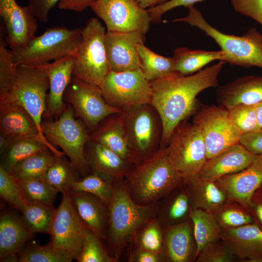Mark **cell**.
Returning <instances> with one entry per match:
<instances>
[{
	"instance_id": "1",
	"label": "cell",
	"mask_w": 262,
	"mask_h": 262,
	"mask_svg": "<svg viewBox=\"0 0 262 262\" xmlns=\"http://www.w3.org/2000/svg\"><path fill=\"white\" fill-rule=\"evenodd\" d=\"M225 63L220 60L189 76L174 73L150 82V103L158 111L163 123L161 147H166L172 132L180 122L196 112V96L207 88L218 87V75Z\"/></svg>"
},
{
	"instance_id": "2",
	"label": "cell",
	"mask_w": 262,
	"mask_h": 262,
	"mask_svg": "<svg viewBox=\"0 0 262 262\" xmlns=\"http://www.w3.org/2000/svg\"><path fill=\"white\" fill-rule=\"evenodd\" d=\"M159 204L160 201L144 205L136 203L130 196L122 179L115 181L108 205V220L103 239L112 256L118 260L139 229L157 217Z\"/></svg>"
},
{
	"instance_id": "3",
	"label": "cell",
	"mask_w": 262,
	"mask_h": 262,
	"mask_svg": "<svg viewBox=\"0 0 262 262\" xmlns=\"http://www.w3.org/2000/svg\"><path fill=\"white\" fill-rule=\"evenodd\" d=\"M122 181L133 201L144 205L160 201L182 184L183 178L172 164L165 147H162L151 158L134 165Z\"/></svg>"
},
{
	"instance_id": "4",
	"label": "cell",
	"mask_w": 262,
	"mask_h": 262,
	"mask_svg": "<svg viewBox=\"0 0 262 262\" xmlns=\"http://www.w3.org/2000/svg\"><path fill=\"white\" fill-rule=\"evenodd\" d=\"M130 153V161L139 165L161 147L163 126L156 109L150 103L124 109L120 113Z\"/></svg>"
},
{
	"instance_id": "5",
	"label": "cell",
	"mask_w": 262,
	"mask_h": 262,
	"mask_svg": "<svg viewBox=\"0 0 262 262\" xmlns=\"http://www.w3.org/2000/svg\"><path fill=\"white\" fill-rule=\"evenodd\" d=\"M187 8L186 16L172 21L185 22L204 32L226 54V62L245 68L255 66L262 68V35L256 28H250L242 36L227 34L209 24L194 5Z\"/></svg>"
},
{
	"instance_id": "6",
	"label": "cell",
	"mask_w": 262,
	"mask_h": 262,
	"mask_svg": "<svg viewBox=\"0 0 262 262\" xmlns=\"http://www.w3.org/2000/svg\"><path fill=\"white\" fill-rule=\"evenodd\" d=\"M75 117L73 108L66 104L57 119L42 120L41 130L49 143L60 147L79 175L84 177L91 173L84 155L90 132L83 121Z\"/></svg>"
},
{
	"instance_id": "7",
	"label": "cell",
	"mask_w": 262,
	"mask_h": 262,
	"mask_svg": "<svg viewBox=\"0 0 262 262\" xmlns=\"http://www.w3.org/2000/svg\"><path fill=\"white\" fill-rule=\"evenodd\" d=\"M82 37L81 28L51 27L33 37L26 47L10 51L17 65L38 66L67 55H75Z\"/></svg>"
},
{
	"instance_id": "8",
	"label": "cell",
	"mask_w": 262,
	"mask_h": 262,
	"mask_svg": "<svg viewBox=\"0 0 262 262\" xmlns=\"http://www.w3.org/2000/svg\"><path fill=\"white\" fill-rule=\"evenodd\" d=\"M106 32L97 18L87 21L75 55L73 77L100 87L110 71L104 41Z\"/></svg>"
},
{
	"instance_id": "9",
	"label": "cell",
	"mask_w": 262,
	"mask_h": 262,
	"mask_svg": "<svg viewBox=\"0 0 262 262\" xmlns=\"http://www.w3.org/2000/svg\"><path fill=\"white\" fill-rule=\"evenodd\" d=\"M49 87V77L44 69L39 66L18 65L15 83L10 91L0 98V105L11 104L22 107L32 117L40 133L44 136L41 125L46 109L47 91Z\"/></svg>"
},
{
	"instance_id": "10",
	"label": "cell",
	"mask_w": 262,
	"mask_h": 262,
	"mask_svg": "<svg viewBox=\"0 0 262 262\" xmlns=\"http://www.w3.org/2000/svg\"><path fill=\"white\" fill-rule=\"evenodd\" d=\"M165 148L172 164L183 179L196 176L207 160L199 131L186 120L175 127Z\"/></svg>"
},
{
	"instance_id": "11",
	"label": "cell",
	"mask_w": 262,
	"mask_h": 262,
	"mask_svg": "<svg viewBox=\"0 0 262 262\" xmlns=\"http://www.w3.org/2000/svg\"><path fill=\"white\" fill-rule=\"evenodd\" d=\"M192 123L201 135L207 159L239 143L242 134L230 120L228 110L221 106L202 105Z\"/></svg>"
},
{
	"instance_id": "12",
	"label": "cell",
	"mask_w": 262,
	"mask_h": 262,
	"mask_svg": "<svg viewBox=\"0 0 262 262\" xmlns=\"http://www.w3.org/2000/svg\"><path fill=\"white\" fill-rule=\"evenodd\" d=\"M99 87L106 103L122 111L150 103L151 84L140 68L119 72L110 71Z\"/></svg>"
},
{
	"instance_id": "13",
	"label": "cell",
	"mask_w": 262,
	"mask_h": 262,
	"mask_svg": "<svg viewBox=\"0 0 262 262\" xmlns=\"http://www.w3.org/2000/svg\"><path fill=\"white\" fill-rule=\"evenodd\" d=\"M63 99L72 106L75 116L81 119L90 131L107 116L122 112L106 103L98 86L73 77Z\"/></svg>"
},
{
	"instance_id": "14",
	"label": "cell",
	"mask_w": 262,
	"mask_h": 262,
	"mask_svg": "<svg viewBox=\"0 0 262 262\" xmlns=\"http://www.w3.org/2000/svg\"><path fill=\"white\" fill-rule=\"evenodd\" d=\"M58 207L54 211L49 232V243L69 252L77 260L82 250L86 225L71 200L69 190L64 192Z\"/></svg>"
},
{
	"instance_id": "15",
	"label": "cell",
	"mask_w": 262,
	"mask_h": 262,
	"mask_svg": "<svg viewBox=\"0 0 262 262\" xmlns=\"http://www.w3.org/2000/svg\"><path fill=\"white\" fill-rule=\"evenodd\" d=\"M107 31L147 33L151 19L147 9L135 0H98L90 7Z\"/></svg>"
},
{
	"instance_id": "16",
	"label": "cell",
	"mask_w": 262,
	"mask_h": 262,
	"mask_svg": "<svg viewBox=\"0 0 262 262\" xmlns=\"http://www.w3.org/2000/svg\"><path fill=\"white\" fill-rule=\"evenodd\" d=\"M0 16L11 50L26 47L35 36L38 19L28 5L20 6L16 0H0Z\"/></svg>"
},
{
	"instance_id": "17",
	"label": "cell",
	"mask_w": 262,
	"mask_h": 262,
	"mask_svg": "<svg viewBox=\"0 0 262 262\" xmlns=\"http://www.w3.org/2000/svg\"><path fill=\"white\" fill-rule=\"evenodd\" d=\"M145 40L146 34L138 31H107L104 41L110 71L119 72L140 68L137 47Z\"/></svg>"
},
{
	"instance_id": "18",
	"label": "cell",
	"mask_w": 262,
	"mask_h": 262,
	"mask_svg": "<svg viewBox=\"0 0 262 262\" xmlns=\"http://www.w3.org/2000/svg\"><path fill=\"white\" fill-rule=\"evenodd\" d=\"M0 134L11 142L21 139H35L46 145L56 156L65 155L40 133L28 112L17 105H0Z\"/></svg>"
},
{
	"instance_id": "19",
	"label": "cell",
	"mask_w": 262,
	"mask_h": 262,
	"mask_svg": "<svg viewBox=\"0 0 262 262\" xmlns=\"http://www.w3.org/2000/svg\"><path fill=\"white\" fill-rule=\"evenodd\" d=\"M75 55L64 56L52 63L38 66L44 69L49 79V92L47 95L44 119H57L66 105L63 99L66 88L72 78Z\"/></svg>"
},
{
	"instance_id": "20",
	"label": "cell",
	"mask_w": 262,
	"mask_h": 262,
	"mask_svg": "<svg viewBox=\"0 0 262 262\" xmlns=\"http://www.w3.org/2000/svg\"><path fill=\"white\" fill-rule=\"evenodd\" d=\"M229 200L236 201L249 209L253 195L262 184V154L243 170L224 176L216 181Z\"/></svg>"
},
{
	"instance_id": "21",
	"label": "cell",
	"mask_w": 262,
	"mask_h": 262,
	"mask_svg": "<svg viewBox=\"0 0 262 262\" xmlns=\"http://www.w3.org/2000/svg\"><path fill=\"white\" fill-rule=\"evenodd\" d=\"M257 156L248 151L240 143L236 144L218 155L207 159L196 177L215 181L224 176L246 168L254 161Z\"/></svg>"
},
{
	"instance_id": "22",
	"label": "cell",
	"mask_w": 262,
	"mask_h": 262,
	"mask_svg": "<svg viewBox=\"0 0 262 262\" xmlns=\"http://www.w3.org/2000/svg\"><path fill=\"white\" fill-rule=\"evenodd\" d=\"M222 231L221 239L238 260L262 262V230L255 224Z\"/></svg>"
},
{
	"instance_id": "23",
	"label": "cell",
	"mask_w": 262,
	"mask_h": 262,
	"mask_svg": "<svg viewBox=\"0 0 262 262\" xmlns=\"http://www.w3.org/2000/svg\"><path fill=\"white\" fill-rule=\"evenodd\" d=\"M84 155L91 172H96L114 181L123 179L135 165L91 140L85 146Z\"/></svg>"
},
{
	"instance_id": "24",
	"label": "cell",
	"mask_w": 262,
	"mask_h": 262,
	"mask_svg": "<svg viewBox=\"0 0 262 262\" xmlns=\"http://www.w3.org/2000/svg\"><path fill=\"white\" fill-rule=\"evenodd\" d=\"M164 228L166 262H195L197 244L191 219Z\"/></svg>"
},
{
	"instance_id": "25",
	"label": "cell",
	"mask_w": 262,
	"mask_h": 262,
	"mask_svg": "<svg viewBox=\"0 0 262 262\" xmlns=\"http://www.w3.org/2000/svg\"><path fill=\"white\" fill-rule=\"evenodd\" d=\"M219 106L227 110L240 104L255 105L262 101V76L241 77L216 90Z\"/></svg>"
},
{
	"instance_id": "26",
	"label": "cell",
	"mask_w": 262,
	"mask_h": 262,
	"mask_svg": "<svg viewBox=\"0 0 262 262\" xmlns=\"http://www.w3.org/2000/svg\"><path fill=\"white\" fill-rule=\"evenodd\" d=\"M21 218L7 211L0 216V262H11L27 242L35 236Z\"/></svg>"
},
{
	"instance_id": "27",
	"label": "cell",
	"mask_w": 262,
	"mask_h": 262,
	"mask_svg": "<svg viewBox=\"0 0 262 262\" xmlns=\"http://www.w3.org/2000/svg\"><path fill=\"white\" fill-rule=\"evenodd\" d=\"M69 194L71 201L82 221L103 241L108 224V205L89 193L69 190Z\"/></svg>"
},
{
	"instance_id": "28",
	"label": "cell",
	"mask_w": 262,
	"mask_h": 262,
	"mask_svg": "<svg viewBox=\"0 0 262 262\" xmlns=\"http://www.w3.org/2000/svg\"><path fill=\"white\" fill-rule=\"evenodd\" d=\"M183 183L193 209H201L213 213L228 200L225 193L214 181L194 176L183 179Z\"/></svg>"
},
{
	"instance_id": "29",
	"label": "cell",
	"mask_w": 262,
	"mask_h": 262,
	"mask_svg": "<svg viewBox=\"0 0 262 262\" xmlns=\"http://www.w3.org/2000/svg\"><path fill=\"white\" fill-rule=\"evenodd\" d=\"M115 115L104 118L91 131L90 140L104 146L124 159L131 162L122 117L120 113L116 114V116Z\"/></svg>"
},
{
	"instance_id": "30",
	"label": "cell",
	"mask_w": 262,
	"mask_h": 262,
	"mask_svg": "<svg viewBox=\"0 0 262 262\" xmlns=\"http://www.w3.org/2000/svg\"><path fill=\"white\" fill-rule=\"evenodd\" d=\"M192 209L188 192L182 183L160 201L157 218L164 226L177 224L190 219Z\"/></svg>"
},
{
	"instance_id": "31",
	"label": "cell",
	"mask_w": 262,
	"mask_h": 262,
	"mask_svg": "<svg viewBox=\"0 0 262 262\" xmlns=\"http://www.w3.org/2000/svg\"><path fill=\"white\" fill-rule=\"evenodd\" d=\"M172 58L174 73L179 76H186L199 71L213 61L218 60L226 62L227 55L221 50H191L187 47H179L175 49Z\"/></svg>"
},
{
	"instance_id": "32",
	"label": "cell",
	"mask_w": 262,
	"mask_h": 262,
	"mask_svg": "<svg viewBox=\"0 0 262 262\" xmlns=\"http://www.w3.org/2000/svg\"><path fill=\"white\" fill-rule=\"evenodd\" d=\"M190 218L197 244V257L208 244L221 238L222 229L212 213L201 209H192Z\"/></svg>"
},
{
	"instance_id": "33",
	"label": "cell",
	"mask_w": 262,
	"mask_h": 262,
	"mask_svg": "<svg viewBox=\"0 0 262 262\" xmlns=\"http://www.w3.org/2000/svg\"><path fill=\"white\" fill-rule=\"evenodd\" d=\"M74 260L68 251L57 248L49 243L25 245L11 259L12 262H70Z\"/></svg>"
},
{
	"instance_id": "34",
	"label": "cell",
	"mask_w": 262,
	"mask_h": 262,
	"mask_svg": "<svg viewBox=\"0 0 262 262\" xmlns=\"http://www.w3.org/2000/svg\"><path fill=\"white\" fill-rule=\"evenodd\" d=\"M140 68L149 82L175 73L172 57H166L152 51L144 44L137 47Z\"/></svg>"
},
{
	"instance_id": "35",
	"label": "cell",
	"mask_w": 262,
	"mask_h": 262,
	"mask_svg": "<svg viewBox=\"0 0 262 262\" xmlns=\"http://www.w3.org/2000/svg\"><path fill=\"white\" fill-rule=\"evenodd\" d=\"M56 156L49 149L37 153L21 161L12 169L11 173L18 180L43 179Z\"/></svg>"
},
{
	"instance_id": "36",
	"label": "cell",
	"mask_w": 262,
	"mask_h": 262,
	"mask_svg": "<svg viewBox=\"0 0 262 262\" xmlns=\"http://www.w3.org/2000/svg\"><path fill=\"white\" fill-rule=\"evenodd\" d=\"M132 242L135 247L162 255L166 262L164 228L157 217L139 229Z\"/></svg>"
},
{
	"instance_id": "37",
	"label": "cell",
	"mask_w": 262,
	"mask_h": 262,
	"mask_svg": "<svg viewBox=\"0 0 262 262\" xmlns=\"http://www.w3.org/2000/svg\"><path fill=\"white\" fill-rule=\"evenodd\" d=\"M64 156L55 157L53 163L47 169L43 179L62 193L70 190L72 183L81 179L80 176L70 161H68Z\"/></svg>"
},
{
	"instance_id": "38",
	"label": "cell",
	"mask_w": 262,
	"mask_h": 262,
	"mask_svg": "<svg viewBox=\"0 0 262 262\" xmlns=\"http://www.w3.org/2000/svg\"><path fill=\"white\" fill-rule=\"evenodd\" d=\"M49 148L35 139H21L12 142L0 154V166L10 172L21 161Z\"/></svg>"
},
{
	"instance_id": "39",
	"label": "cell",
	"mask_w": 262,
	"mask_h": 262,
	"mask_svg": "<svg viewBox=\"0 0 262 262\" xmlns=\"http://www.w3.org/2000/svg\"><path fill=\"white\" fill-rule=\"evenodd\" d=\"M213 214L222 229L236 228L254 223L249 209L234 201L228 200Z\"/></svg>"
},
{
	"instance_id": "40",
	"label": "cell",
	"mask_w": 262,
	"mask_h": 262,
	"mask_svg": "<svg viewBox=\"0 0 262 262\" xmlns=\"http://www.w3.org/2000/svg\"><path fill=\"white\" fill-rule=\"evenodd\" d=\"M54 210L53 206L49 205L28 202L21 212V218L35 234L49 233Z\"/></svg>"
},
{
	"instance_id": "41",
	"label": "cell",
	"mask_w": 262,
	"mask_h": 262,
	"mask_svg": "<svg viewBox=\"0 0 262 262\" xmlns=\"http://www.w3.org/2000/svg\"><path fill=\"white\" fill-rule=\"evenodd\" d=\"M115 182L98 173L91 172L82 179L74 181L70 190L90 193L108 205L113 196Z\"/></svg>"
},
{
	"instance_id": "42",
	"label": "cell",
	"mask_w": 262,
	"mask_h": 262,
	"mask_svg": "<svg viewBox=\"0 0 262 262\" xmlns=\"http://www.w3.org/2000/svg\"><path fill=\"white\" fill-rule=\"evenodd\" d=\"M76 260L78 262H116L118 260L111 255L102 241L86 226L83 247Z\"/></svg>"
},
{
	"instance_id": "43",
	"label": "cell",
	"mask_w": 262,
	"mask_h": 262,
	"mask_svg": "<svg viewBox=\"0 0 262 262\" xmlns=\"http://www.w3.org/2000/svg\"><path fill=\"white\" fill-rule=\"evenodd\" d=\"M18 181L28 202H38L53 206L59 192L43 179H30Z\"/></svg>"
},
{
	"instance_id": "44",
	"label": "cell",
	"mask_w": 262,
	"mask_h": 262,
	"mask_svg": "<svg viewBox=\"0 0 262 262\" xmlns=\"http://www.w3.org/2000/svg\"><path fill=\"white\" fill-rule=\"evenodd\" d=\"M0 196L3 201L20 212L28 203L18 180L0 166Z\"/></svg>"
},
{
	"instance_id": "45",
	"label": "cell",
	"mask_w": 262,
	"mask_h": 262,
	"mask_svg": "<svg viewBox=\"0 0 262 262\" xmlns=\"http://www.w3.org/2000/svg\"><path fill=\"white\" fill-rule=\"evenodd\" d=\"M227 110L230 120L242 135L260 129L257 120L255 105L240 104Z\"/></svg>"
},
{
	"instance_id": "46",
	"label": "cell",
	"mask_w": 262,
	"mask_h": 262,
	"mask_svg": "<svg viewBox=\"0 0 262 262\" xmlns=\"http://www.w3.org/2000/svg\"><path fill=\"white\" fill-rule=\"evenodd\" d=\"M17 65L13 56L0 42V98L5 96L13 87L17 74Z\"/></svg>"
},
{
	"instance_id": "47",
	"label": "cell",
	"mask_w": 262,
	"mask_h": 262,
	"mask_svg": "<svg viewBox=\"0 0 262 262\" xmlns=\"http://www.w3.org/2000/svg\"><path fill=\"white\" fill-rule=\"evenodd\" d=\"M237 257L221 239L208 244L198 254L196 262H234Z\"/></svg>"
},
{
	"instance_id": "48",
	"label": "cell",
	"mask_w": 262,
	"mask_h": 262,
	"mask_svg": "<svg viewBox=\"0 0 262 262\" xmlns=\"http://www.w3.org/2000/svg\"><path fill=\"white\" fill-rule=\"evenodd\" d=\"M235 11L252 18L262 26V0H230Z\"/></svg>"
},
{
	"instance_id": "49",
	"label": "cell",
	"mask_w": 262,
	"mask_h": 262,
	"mask_svg": "<svg viewBox=\"0 0 262 262\" xmlns=\"http://www.w3.org/2000/svg\"><path fill=\"white\" fill-rule=\"evenodd\" d=\"M204 0H170L166 2L147 9L152 23H160L163 15L167 11L177 7H188L195 3Z\"/></svg>"
},
{
	"instance_id": "50",
	"label": "cell",
	"mask_w": 262,
	"mask_h": 262,
	"mask_svg": "<svg viewBox=\"0 0 262 262\" xmlns=\"http://www.w3.org/2000/svg\"><path fill=\"white\" fill-rule=\"evenodd\" d=\"M62 0H28V6L33 14L40 21L47 22L50 9Z\"/></svg>"
},
{
	"instance_id": "51",
	"label": "cell",
	"mask_w": 262,
	"mask_h": 262,
	"mask_svg": "<svg viewBox=\"0 0 262 262\" xmlns=\"http://www.w3.org/2000/svg\"><path fill=\"white\" fill-rule=\"evenodd\" d=\"M239 143L251 153L262 154V129L242 135Z\"/></svg>"
},
{
	"instance_id": "52",
	"label": "cell",
	"mask_w": 262,
	"mask_h": 262,
	"mask_svg": "<svg viewBox=\"0 0 262 262\" xmlns=\"http://www.w3.org/2000/svg\"><path fill=\"white\" fill-rule=\"evenodd\" d=\"M129 262H165V260L164 257L160 254L135 247L130 252Z\"/></svg>"
},
{
	"instance_id": "53",
	"label": "cell",
	"mask_w": 262,
	"mask_h": 262,
	"mask_svg": "<svg viewBox=\"0 0 262 262\" xmlns=\"http://www.w3.org/2000/svg\"><path fill=\"white\" fill-rule=\"evenodd\" d=\"M254 223L262 230V196L256 192L253 195L249 208Z\"/></svg>"
},
{
	"instance_id": "54",
	"label": "cell",
	"mask_w": 262,
	"mask_h": 262,
	"mask_svg": "<svg viewBox=\"0 0 262 262\" xmlns=\"http://www.w3.org/2000/svg\"><path fill=\"white\" fill-rule=\"evenodd\" d=\"M98 0H62L58 4L59 9L81 12Z\"/></svg>"
},
{
	"instance_id": "55",
	"label": "cell",
	"mask_w": 262,
	"mask_h": 262,
	"mask_svg": "<svg viewBox=\"0 0 262 262\" xmlns=\"http://www.w3.org/2000/svg\"><path fill=\"white\" fill-rule=\"evenodd\" d=\"M139 5L145 8L148 9L155 6L162 4L167 0H135Z\"/></svg>"
},
{
	"instance_id": "56",
	"label": "cell",
	"mask_w": 262,
	"mask_h": 262,
	"mask_svg": "<svg viewBox=\"0 0 262 262\" xmlns=\"http://www.w3.org/2000/svg\"><path fill=\"white\" fill-rule=\"evenodd\" d=\"M255 107L258 124L262 129V101L255 104Z\"/></svg>"
},
{
	"instance_id": "57",
	"label": "cell",
	"mask_w": 262,
	"mask_h": 262,
	"mask_svg": "<svg viewBox=\"0 0 262 262\" xmlns=\"http://www.w3.org/2000/svg\"><path fill=\"white\" fill-rule=\"evenodd\" d=\"M11 144L10 141L4 136L0 134V154L2 153Z\"/></svg>"
},
{
	"instance_id": "58",
	"label": "cell",
	"mask_w": 262,
	"mask_h": 262,
	"mask_svg": "<svg viewBox=\"0 0 262 262\" xmlns=\"http://www.w3.org/2000/svg\"><path fill=\"white\" fill-rule=\"evenodd\" d=\"M256 192H258L262 196V184Z\"/></svg>"
}]
</instances>
